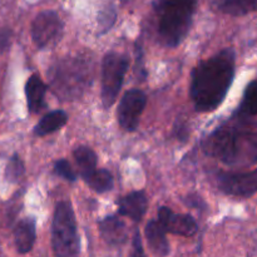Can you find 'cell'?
Masks as SVG:
<instances>
[{
  "mask_svg": "<svg viewBox=\"0 0 257 257\" xmlns=\"http://www.w3.org/2000/svg\"><path fill=\"white\" fill-rule=\"evenodd\" d=\"M49 79L60 99L80 97L92 82V65L84 58H64L52 65Z\"/></svg>",
  "mask_w": 257,
  "mask_h": 257,
  "instance_id": "cell-4",
  "label": "cell"
},
{
  "mask_svg": "<svg viewBox=\"0 0 257 257\" xmlns=\"http://www.w3.org/2000/svg\"><path fill=\"white\" fill-rule=\"evenodd\" d=\"M99 232L104 242L113 247L127 241V227L117 216H107L99 221Z\"/></svg>",
  "mask_w": 257,
  "mask_h": 257,
  "instance_id": "cell-12",
  "label": "cell"
},
{
  "mask_svg": "<svg viewBox=\"0 0 257 257\" xmlns=\"http://www.w3.org/2000/svg\"><path fill=\"white\" fill-rule=\"evenodd\" d=\"M52 247L59 257H72L80 253L74 211L68 201L55 206L52 223Z\"/></svg>",
  "mask_w": 257,
  "mask_h": 257,
  "instance_id": "cell-5",
  "label": "cell"
},
{
  "mask_svg": "<svg viewBox=\"0 0 257 257\" xmlns=\"http://www.w3.org/2000/svg\"><path fill=\"white\" fill-rule=\"evenodd\" d=\"M236 72V53L226 48L196 65L192 72L190 94L196 109L211 112L225 100Z\"/></svg>",
  "mask_w": 257,
  "mask_h": 257,
  "instance_id": "cell-1",
  "label": "cell"
},
{
  "mask_svg": "<svg viewBox=\"0 0 257 257\" xmlns=\"http://www.w3.org/2000/svg\"><path fill=\"white\" fill-rule=\"evenodd\" d=\"M73 156H74V160L77 162L78 168H79L80 176L83 178L90 175L97 167V155H95L92 148L87 147V146H79V147L75 148Z\"/></svg>",
  "mask_w": 257,
  "mask_h": 257,
  "instance_id": "cell-17",
  "label": "cell"
},
{
  "mask_svg": "<svg viewBox=\"0 0 257 257\" xmlns=\"http://www.w3.org/2000/svg\"><path fill=\"white\" fill-rule=\"evenodd\" d=\"M202 150L206 155L226 165H236L242 160L256 161V118L235 113L228 122L216 128L205 138Z\"/></svg>",
  "mask_w": 257,
  "mask_h": 257,
  "instance_id": "cell-2",
  "label": "cell"
},
{
  "mask_svg": "<svg viewBox=\"0 0 257 257\" xmlns=\"http://www.w3.org/2000/svg\"><path fill=\"white\" fill-rule=\"evenodd\" d=\"M14 238L18 252L22 253V255L30 252L32 248L34 247L35 238H37L34 218L27 217L19 221L18 225L15 226Z\"/></svg>",
  "mask_w": 257,
  "mask_h": 257,
  "instance_id": "cell-14",
  "label": "cell"
},
{
  "mask_svg": "<svg viewBox=\"0 0 257 257\" xmlns=\"http://www.w3.org/2000/svg\"><path fill=\"white\" fill-rule=\"evenodd\" d=\"M24 163L20 160L19 156L14 155L10 158L7 165V168H5V177H7V180L9 182H17L24 175Z\"/></svg>",
  "mask_w": 257,
  "mask_h": 257,
  "instance_id": "cell-21",
  "label": "cell"
},
{
  "mask_svg": "<svg viewBox=\"0 0 257 257\" xmlns=\"http://www.w3.org/2000/svg\"><path fill=\"white\" fill-rule=\"evenodd\" d=\"M68 120L67 113L63 110H53L45 114L34 127V133L39 137L50 135L64 127Z\"/></svg>",
  "mask_w": 257,
  "mask_h": 257,
  "instance_id": "cell-16",
  "label": "cell"
},
{
  "mask_svg": "<svg viewBox=\"0 0 257 257\" xmlns=\"http://www.w3.org/2000/svg\"><path fill=\"white\" fill-rule=\"evenodd\" d=\"M84 182L97 193L108 192L113 188V176L107 170H94L90 175L83 178Z\"/></svg>",
  "mask_w": 257,
  "mask_h": 257,
  "instance_id": "cell-19",
  "label": "cell"
},
{
  "mask_svg": "<svg viewBox=\"0 0 257 257\" xmlns=\"http://www.w3.org/2000/svg\"><path fill=\"white\" fill-rule=\"evenodd\" d=\"M158 222L166 232L191 237L198 230L197 222L191 215L175 213L171 208L162 206L158 210Z\"/></svg>",
  "mask_w": 257,
  "mask_h": 257,
  "instance_id": "cell-10",
  "label": "cell"
},
{
  "mask_svg": "<svg viewBox=\"0 0 257 257\" xmlns=\"http://www.w3.org/2000/svg\"><path fill=\"white\" fill-rule=\"evenodd\" d=\"M130 65V58L123 53L110 52L102 62V102L105 109L114 104L124 75Z\"/></svg>",
  "mask_w": 257,
  "mask_h": 257,
  "instance_id": "cell-6",
  "label": "cell"
},
{
  "mask_svg": "<svg viewBox=\"0 0 257 257\" xmlns=\"http://www.w3.org/2000/svg\"><path fill=\"white\" fill-rule=\"evenodd\" d=\"M146 238L150 250L156 256L170 255V243L166 237V231L163 230L160 222L156 220H151L146 226Z\"/></svg>",
  "mask_w": 257,
  "mask_h": 257,
  "instance_id": "cell-15",
  "label": "cell"
},
{
  "mask_svg": "<svg viewBox=\"0 0 257 257\" xmlns=\"http://www.w3.org/2000/svg\"><path fill=\"white\" fill-rule=\"evenodd\" d=\"M119 215L130 217L132 221H141L147 212V196L143 191H135L117 201Z\"/></svg>",
  "mask_w": 257,
  "mask_h": 257,
  "instance_id": "cell-11",
  "label": "cell"
},
{
  "mask_svg": "<svg viewBox=\"0 0 257 257\" xmlns=\"http://www.w3.org/2000/svg\"><path fill=\"white\" fill-rule=\"evenodd\" d=\"M133 255H143V248L142 243H141V236L138 231H136L135 238H133Z\"/></svg>",
  "mask_w": 257,
  "mask_h": 257,
  "instance_id": "cell-24",
  "label": "cell"
},
{
  "mask_svg": "<svg viewBox=\"0 0 257 257\" xmlns=\"http://www.w3.org/2000/svg\"><path fill=\"white\" fill-rule=\"evenodd\" d=\"M54 171L59 177L70 181V182H74L77 180V175H75L72 166H70V163L67 160H63V158L62 160H58L54 163Z\"/></svg>",
  "mask_w": 257,
  "mask_h": 257,
  "instance_id": "cell-22",
  "label": "cell"
},
{
  "mask_svg": "<svg viewBox=\"0 0 257 257\" xmlns=\"http://www.w3.org/2000/svg\"><path fill=\"white\" fill-rule=\"evenodd\" d=\"M216 5L225 14L241 17L255 12L256 0H216Z\"/></svg>",
  "mask_w": 257,
  "mask_h": 257,
  "instance_id": "cell-18",
  "label": "cell"
},
{
  "mask_svg": "<svg viewBox=\"0 0 257 257\" xmlns=\"http://www.w3.org/2000/svg\"><path fill=\"white\" fill-rule=\"evenodd\" d=\"M45 92L47 85L38 74L30 75L25 83V95H27L28 108L30 113H39L45 108Z\"/></svg>",
  "mask_w": 257,
  "mask_h": 257,
  "instance_id": "cell-13",
  "label": "cell"
},
{
  "mask_svg": "<svg viewBox=\"0 0 257 257\" xmlns=\"http://www.w3.org/2000/svg\"><path fill=\"white\" fill-rule=\"evenodd\" d=\"M256 98L257 87L255 80H252V82L247 85V88H246L245 94H243L240 107L236 110V113H238V114L241 115H245V117L256 118Z\"/></svg>",
  "mask_w": 257,
  "mask_h": 257,
  "instance_id": "cell-20",
  "label": "cell"
},
{
  "mask_svg": "<svg viewBox=\"0 0 257 257\" xmlns=\"http://www.w3.org/2000/svg\"><path fill=\"white\" fill-rule=\"evenodd\" d=\"M63 34V22L53 10L39 13L32 23V38L39 49L57 44Z\"/></svg>",
  "mask_w": 257,
  "mask_h": 257,
  "instance_id": "cell-7",
  "label": "cell"
},
{
  "mask_svg": "<svg viewBox=\"0 0 257 257\" xmlns=\"http://www.w3.org/2000/svg\"><path fill=\"white\" fill-rule=\"evenodd\" d=\"M109 18H112V19H115L114 12H113V9L110 10V12H109V9H105V12L103 13L102 15H100V20H99L100 27L103 28V33L107 32V30L110 28V25L114 23L113 20H109Z\"/></svg>",
  "mask_w": 257,
  "mask_h": 257,
  "instance_id": "cell-23",
  "label": "cell"
},
{
  "mask_svg": "<svg viewBox=\"0 0 257 257\" xmlns=\"http://www.w3.org/2000/svg\"><path fill=\"white\" fill-rule=\"evenodd\" d=\"M197 0H156L153 3L156 34L161 44L176 48L190 32Z\"/></svg>",
  "mask_w": 257,
  "mask_h": 257,
  "instance_id": "cell-3",
  "label": "cell"
},
{
  "mask_svg": "<svg viewBox=\"0 0 257 257\" xmlns=\"http://www.w3.org/2000/svg\"><path fill=\"white\" fill-rule=\"evenodd\" d=\"M146 104H147V97L142 90H127L123 95L117 110L118 122H119L120 127L127 132H133L137 130Z\"/></svg>",
  "mask_w": 257,
  "mask_h": 257,
  "instance_id": "cell-9",
  "label": "cell"
},
{
  "mask_svg": "<svg viewBox=\"0 0 257 257\" xmlns=\"http://www.w3.org/2000/svg\"><path fill=\"white\" fill-rule=\"evenodd\" d=\"M217 187L227 195L236 197H251L256 193L257 177L256 171L251 172H225L216 173Z\"/></svg>",
  "mask_w": 257,
  "mask_h": 257,
  "instance_id": "cell-8",
  "label": "cell"
}]
</instances>
